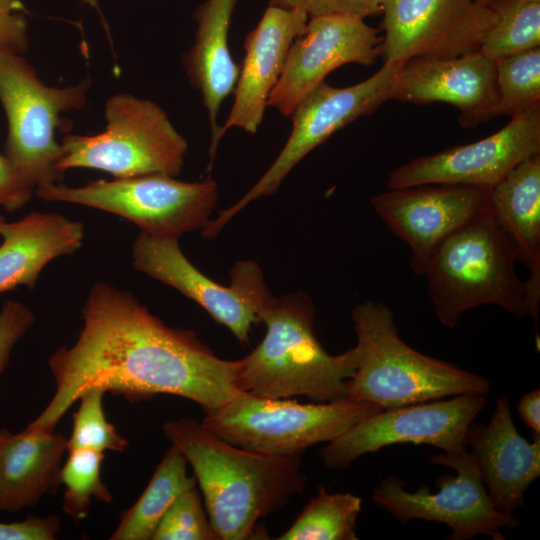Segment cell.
I'll use <instances>...</instances> for the list:
<instances>
[{
    "label": "cell",
    "mask_w": 540,
    "mask_h": 540,
    "mask_svg": "<svg viewBox=\"0 0 540 540\" xmlns=\"http://www.w3.org/2000/svg\"><path fill=\"white\" fill-rule=\"evenodd\" d=\"M81 314L83 325L74 344L49 358L55 393L29 430L53 432L67 410L93 388L132 400L176 395L204 412L242 393L236 386L238 360L221 359L192 331L166 325L130 292L97 282Z\"/></svg>",
    "instance_id": "cell-1"
},
{
    "label": "cell",
    "mask_w": 540,
    "mask_h": 540,
    "mask_svg": "<svg viewBox=\"0 0 540 540\" xmlns=\"http://www.w3.org/2000/svg\"><path fill=\"white\" fill-rule=\"evenodd\" d=\"M163 432L191 465L219 540L260 539L257 522L306 489L301 456H272L234 446L192 418Z\"/></svg>",
    "instance_id": "cell-2"
},
{
    "label": "cell",
    "mask_w": 540,
    "mask_h": 540,
    "mask_svg": "<svg viewBox=\"0 0 540 540\" xmlns=\"http://www.w3.org/2000/svg\"><path fill=\"white\" fill-rule=\"evenodd\" d=\"M266 334L238 360L236 386L254 396L282 399L306 396L316 402L347 398L358 363L356 345L329 354L314 333L315 309L303 293L274 300L261 313Z\"/></svg>",
    "instance_id": "cell-3"
},
{
    "label": "cell",
    "mask_w": 540,
    "mask_h": 540,
    "mask_svg": "<svg viewBox=\"0 0 540 540\" xmlns=\"http://www.w3.org/2000/svg\"><path fill=\"white\" fill-rule=\"evenodd\" d=\"M351 317L359 356L349 380L348 399L382 409L462 394L487 395L489 381L449 362L427 356L398 335L393 311L366 300Z\"/></svg>",
    "instance_id": "cell-4"
},
{
    "label": "cell",
    "mask_w": 540,
    "mask_h": 540,
    "mask_svg": "<svg viewBox=\"0 0 540 540\" xmlns=\"http://www.w3.org/2000/svg\"><path fill=\"white\" fill-rule=\"evenodd\" d=\"M516 262L515 248L492 213L454 232L424 275L438 321L452 329L465 312L482 305L529 316L525 282L517 276Z\"/></svg>",
    "instance_id": "cell-5"
},
{
    "label": "cell",
    "mask_w": 540,
    "mask_h": 540,
    "mask_svg": "<svg viewBox=\"0 0 540 540\" xmlns=\"http://www.w3.org/2000/svg\"><path fill=\"white\" fill-rule=\"evenodd\" d=\"M383 409L348 398L299 403L243 392L205 412L201 425L224 441L272 456H301L318 443L330 442Z\"/></svg>",
    "instance_id": "cell-6"
},
{
    "label": "cell",
    "mask_w": 540,
    "mask_h": 540,
    "mask_svg": "<svg viewBox=\"0 0 540 540\" xmlns=\"http://www.w3.org/2000/svg\"><path fill=\"white\" fill-rule=\"evenodd\" d=\"M105 118L106 128L99 134L63 137L61 172L89 168L114 178L180 174L188 144L158 104L117 93L105 103Z\"/></svg>",
    "instance_id": "cell-7"
},
{
    "label": "cell",
    "mask_w": 540,
    "mask_h": 540,
    "mask_svg": "<svg viewBox=\"0 0 540 540\" xmlns=\"http://www.w3.org/2000/svg\"><path fill=\"white\" fill-rule=\"evenodd\" d=\"M89 78L58 88L44 84L21 54L0 52V103L6 113L8 135L4 156L32 188L61 183L62 156L55 130L61 114L85 107Z\"/></svg>",
    "instance_id": "cell-8"
},
{
    "label": "cell",
    "mask_w": 540,
    "mask_h": 540,
    "mask_svg": "<svg viewBox=\"0 0 540 540\" xmlns=\"http://www.w3.org/2000/svg\"><path fill=\"white\" fill-rule=\"evenodd\" d=\"M34 193L43 201L77 204L117 215L151 236L179 238L201 230L210 220L218 186L210 177L185 182L153 173L111 181L99 179L79 187L47 184L35 188Z\"/></svg>",
    "instance_id": "cell-9"
},
{
    "label": "cell",
    "mask_w": 540,
    "mask_h": 540,
    "mask_svg": "<svg viewBox=\"0 0 540 540\" xmlns=\"http://www.w3.org/2000/svg\"><path fill=\"white\" fill-rule=\"evenodd\" d=\"M403 64L384 62L372 76L348 87H333L326 80L318 84L291 114V133L268 170L240 200L210 219L201 230L202 236L215 238L249 203L276 193L290 171L332 134L362 116H369L390 100Z\"/></svg>",
    "instance_id": "cell-10"
},
{
    "label": "cell",
    "mask_w": 540,
    "mask_h": 540,
    "mask_svg": "<svg viewBox=\"0 0 540 540\" xmlns=\"http://www.w3.org/2000/svg\"><path fill=\"white\" fill-rule=\"evenodd\" d=\"M429 461L453 469L456 476L438 479L436 493H430L427 486L409 492L402 479L390 476L373 490V502L401 522L419 519L446 524L452 530L451 540H466L479 534L504 540L502 529L518 526L514 514L502 513L493 505L470 452H443Z\"/></svg>",
    "instance_id": "cell-11"
},
{
    "label": "cell",
    "mask_w": 540,
    "mask_h": 540,
    "mask_svg": "<svg viewBox=\"0 0 540 540\" xmlns=\"http://www.w3.org/2000/svg\"><path fill=\"white\" fill-rule=\"evenodd\" d=\"M133 267L199 304L227 327L243 345H249L253 324L274 300L262 269L255 261H239L230 270L231 284L224 286L201 273L180 249L178 238L140 232L132 245Z\"/></svg>",
    "instance_id": "cell-12"
},
{
    "label": "cell",
    "mask_w": 540,
    "mask_h": 540,
    "mask_svg": "<svg viewBox=\"0 0 540 540\" xmlns=\"http://www.w3.org/2000/svg\"><path fill=\"white\" fill-rule=\"evenodd\" d=\"M486 404L485 395L462 394L383 409L328 442L320 457L326 467L342 469L393 444H427L459 453L466 450L468 429Z\"/></svg>",
    "instance_id": "cell-13"
},
{
    "label": "cell",
    "mask_w": 540,
    "mask_h": 540,
    "mask_svg": "<svg viewBox=\"0 0 540 540\" xmlns=\"http://www.w3.org/2000/svg\"><path fill=\"white\" fill-rule=\"evenodd\" d=\"M384 62L453 58L479 50L495 21L478 0H381Z\"/></svg>",
    "instance_id": "cell-14"
},
{
    "label": "cell",
    "mask_w": 540,
    "mask_h": 540,
    "mask_svg": "<svg viewBox=\"0 0 540 540\" xmlns=\"http://www.w3.org/2000/svg\"><path fill=\"white\" fill-rule=\"evenodd\" d=\"M536 154H540V104L511 115L510 121L490 136L399 166L389 174L387 186L445 184L491 189Z\"/></svg>",
    "instance_id": "cell-15"
},
{
    "label": "cell",
    "mask_w": 540,
    "mask_h": 540,
    "mask_svg": "<svg viewBox=\"0 0 540 540\" xmlns=\"http://www.w3.org/2000/svg\"><path fill=\"white\" fill-rule=\"evenodd\" d=\"M370 203L388 229L410 246L409 266L420 276L448 237L492 213L489 189L463 185L388 188Z\"/></svg>",
    "instance_id": "cell-16"
},
{
    "label": "cell",
    "mask_w": 540,
    "mask_h": 540,
    "mask_svg": "<svg viewBox=\"0 0 540 540\" xmlns=\"http://www.w3.org/2000/svg\"><path fill=\"white\" fill-rule=\"evenodd\" d=\"M381 42L378 30L360 17L332 14L309 18L289 49L268 106L290 117L299 102L333 70L350 63L374 64L381 54Z\"/></svg>",
    "instance_id": "cell-17"
},
{
    "label": "cell",
    "mask_w": 540,
    "mask_h": 540,
    "mask_svg": "<svg viewBox=\"0 0 540 540\" xmlns=\"http://www.w3.org/2000/svg\"><path fill=\"white\" fill-rule=\"evenodd\" d=\"M390 100L444 102L460 112L464 127L496 117V63L480 50L453 58H413L399 70Z\"/></svg>",
    "instance_id": "cell-18"
},
{
    "label": "cell",
    "mask_w": 540,
    "mask_h": 540,
    "mask_svg": "<svg viewBox=\"0 0 540 540\" xmlns=\"http://www.w3.org/2000/svg\"><path fill=\"white\" fill-rule=\"evenodd\" d=\"M308 15L269 6L244 41L245 55L233 90L232 108L222 127L255 134L263 122L268 98L277 84L294 40L304 32Z\"/></svg>",
    "instance_id": "cell-19"
},
{
    "label": "cell",
    "mask_w": 540,
    "mask_h": 540,
    "mask_svg": "<svg viewBox=\"0 0 540 540\" xmlns=\"http://www.w3.org/2000/svg\"><path fill=\"white\" fill-rule=\"evenodd\" d=\"M466 446L475 457L485 489L502 513L523 506L524 492L540 475V437L528 442L517 431L506 396L497 399L487 425L471 424Z\"/></svg>",
    "instance_id": "cell-20"
},
{
    "label": "cell",
    "mask_w": 540,
    "mask_h": 540,
    "mask_svg": "<svg viewBox=\"0 0 540 540\" xmlns=\"http://www.w3.org/2000/svg\"><path fill=\"white\" fill-rule=\"evenodd\" d=\"M239 0H205L193 12L195 40L182 55V64L190 85L199 91L211 127L209 170L220 140L217 123L221 104L233 93L240 65L235 63L228 46L232 16Z\"/></svg>",
    "instance_id": "cell-21"
},
{
    "label": "cell",
    "mask_w": 540,
    "mask_h": 540,
    "mask_svg": "<svg viewBox=\"0 0 540 540\" xmlns=\"http://www.w3.org/2000/svg\"><path fill=\"white\" fill-rule=\"evenodd\" d=\"M80 221L52 212H31L9 222L0 215V294L19 286L35 288L42 270L54 259L83 245Z\"/></svg>",
    "instance_id": "cell-22"
},
{
    "label": "cell",
    "mask_w": 540,
    "mask_h": 540,
    "mask_svg": "<svg viewBox=\"0 0 540 540\" xmlns=\"http://www.w3.org/2000/svg\"><path fill=\"white\" fill-rule=\"evenodd\" d=\"M67 438L60 433L24 429L9 432L0 445V509L35 507L60 481Z\"/></svg>",
    "instance_id": "cell-23"
},
{
    "label": "cell",
    "mask_w": 540,
    "mask_h": 540,
    "mask_svg": "<svg viewBox=\"0 0 540 540\" xmlns=\"http://www.w3.org/2000/svg\"><path fill=\"white\" fill-rule=\"evenodd\" d=\"M492 215L512 242L517 261L540 268V154L513 168L489 189Z\"/></svg>",
    "instance_id": "cell-24"
},
{
    "label": "cell",
    "mask_w": 540,
    "mask_h": 540,
    "mask_svg": "<svg viewBox=\"0 0 540 540\" xmlns=\"http://www.w3.org/2000/svg\"><path fill=\"white\" fill-rule=\"evenodd\" d=\"M187 459L174 445L166 451L139 499L126 510L111 540H152L171 504L187 487L197 483L187 475Z\"/></svg>",
    "instance_id": "cell-25"
},
{
    "label": "cell",
    "mask_w": 540,
    "mask_h": 540,
    "mask_svg": "<svg viewBox=\"0 0 540 540\" xmlns=\"http://www.w3.org/2000/svg\"><path fill=\"white\" fill-rule=\"evenodd\" d=\"M362 499L351 493H329L319 485L279 540H357Z\"/></svg>",
    "instance_id": "cell-26"
},
{
    "label": "cell",
    "mask_w": 540,
    "mask_h": 540,
    "mask_svg": "<svg viewBox=\"0 0 540 540\" xmlns=\"http://www.w3.org/2000/svg\"><path fill=\"white\" fill-rule=\"evenodd\" d=\"M479 50L493 62L540 47V0H501Z\"/></svg>",
    "instance_id": "cell-27"
},
{
    "label": "cell",
    "mask_w": 540,
    "mask_h": 540,
    "mask_svg": "<svg viewBox=\"0 0 540 540\" xmlns=\"http://www.w3.org/2000/svg\"><path fill=\"white\" fill-rule=\"evenodd\" d=\"M68 453L60 473V481L65 486L62 507L79 522L86 518L93 499L109 503L113 496L101 477L103 452L75 449Z\"/></svg>",
    "instance_id": "cell-28"
},
{
    "label": "cell",
    "mask_w": 540,
    "mask_h": 540,
    "mask_svg": "<svg viewBox=\"0 0 540 540\" xmlns=\"http://www.w3.org/2000/svg\"><path fill=\"white\" fill-rule=\"evenodd\" d=\"M496 117L540 104V47L496 62Z\"/></svg>",
    "instance_id": "cell-29"
},
{
    "label": "cell",
    "mask_w": 540,
    "mask_h": 540,
    "mask_svg": "<svg viewBox=\"0 0 540 540\" xmlns=\"http://www.w3.org/2000/svg\"><path fill=\"white\" fill-rule=\"evenodd\" d=\"M105 393L103 389L93 388L79 398L80 405L73 414V427L67 439V452L75 449L122 452L127 448L128 441L106 419Z\"/></svg>",
    "instance_id": "cell-30"
},
{
    "label": "cell",
    "mask_w": 540,
    "mask_h": 540,
    "mask_svg": "<svg viewBox=\"0 0 540 540\" xmlns=\"http://www.w3.org/2000/svg\"><path fill=\"white\" fill-rule=\"evenodd\" d=\"M152 540H219L197 483L177 496L160 520Z\"/></svg>",
    "instance_id": "cell-31"
},
{
    "label": "cell",
    "mask_w": 540,
    "mask_h": 540,
    "mask_svg": "<svg viewBox=\"0 0 540 540\" xmlns=\"http://www.w3.org/2000/svg\"><path fill=\"white\" fill-rule=\"evenodd\" d=\"M268 5L299 10L309 18L341 14L365 19L381 14V0H269Z\"/></svg>",
    "instance_id": "cell-32"
},
{
    "label": "cell",
    "mask_w": 540,
    "mask_h": 540,
    "mask_svg": "<svg viewBox=\"0 0 540 540\" xmlns=\"http://www.w3.org/2000/svg\"><path fill=\"white\" fill-rule=\"evenodd\" d=\"M35 322L33 312L22 302L8 300L0 309V375L6 368L15 345Z\"/></svg>",
    "instance_id": "cell-33"
},
{
    "label": "cell",
    "mask_w": 540,
    "mask_h": 540,
    "mask_svg": "<svg viewBox=\"0 0 540 540\" xmlns=\"http://www.w3.org/2000/svg\"><path fill=\"white\" fill-rule=\"evenodd\" d=\"M21 0H0V52L23 54L29 47L28 23Z\"/></svg>",
    "instance_id": "cell-34"
},
{
    "label": "cell",
    "mask_w": 540,
    "mask_h": 540,
    "mask_svg": "<svg viewBox=\"0 0 540 540\" xmlns=\"http://www.w3.org/2000/svg\"><path fill=\"white\" fill-rule=\"evenodd\" d=\"M34 188L27 184L10 161L0 154V207L13 212L31 199Z\"/></svg>",
    "instance_id": "cell-35"
},
{
    "label": "cell",
    "mask_w": 540,
    "mask_h": 540,
    "mask_svg": "<svg viewBox=\"0 0 540 540\" xmlns=\"http://www.w3.org/2000/svg\"><path fill=\"white\" fill-rule=\"evenodd\" d=\"M60 531L55 516L29 517L23 521L0 523V540H52Z\"/></svg>",
    "instance_id": "cell-36"
},
{
    "label": "cell",
    "mask_w": 540,
    "mask_h": 540,
    "mask_svg": "<svg viewBox=\"0 0 540 540\" xmlns=\"http://www.w3.org/2000/svg\"><path fill=\"white\" fill-rule=\"evenodd\" d=\"M517 411L524 423L531 428L536 435H539L540 390L536 389L523 395L517 404Z\"/></svg>",
    "instance_id": "cell-37"
},
{
    "label": "cell",
    "mask_w": 540,
    "mask_h": 540,
    "mask_svg": "<svg viewBox=\"0 0 540 540\" xmlns=\"http://www.w3.org/2000/svg\"><path fill=\"white\" fill-rule=\"evenodd\" d=\"M82 3L95 7L97 10L99 9L98 0H82Z\"/></svg>",
    "instance_id": "cell-38"
},
{
    "label": "cell",
    "mask_w": 540,
    "mask_h": 540,
    "mask_svg": "<svg viewBox=\"0 0 540 540\" xmlns=\"http://www.w3.org/2000/svg\"><path fill=\"white\" fill-rule=\"evenodd\" d=\"M10 431L6 428H0V445L3 441V439L6 437V435L9 433ZM1 511V509H0Z\"/></svg>",
    "instance_id": "cell-39"
},
{
    "label": "cell",
    "mask_w": 540,
    "mask_h": 540,
    "mask_svg": "<svg viewBox=\"0 0 540 540\" xmlns=\"http://www.w3.org/2000/svg\"><path fill=\"white\" fill-rule=\"evenodd\" d=\"M478 1L485 4L486 6L490 8L491 5L501 0H478Z\"/></svg>",
    "instance_id": "cell-40"
}]
</instances>
